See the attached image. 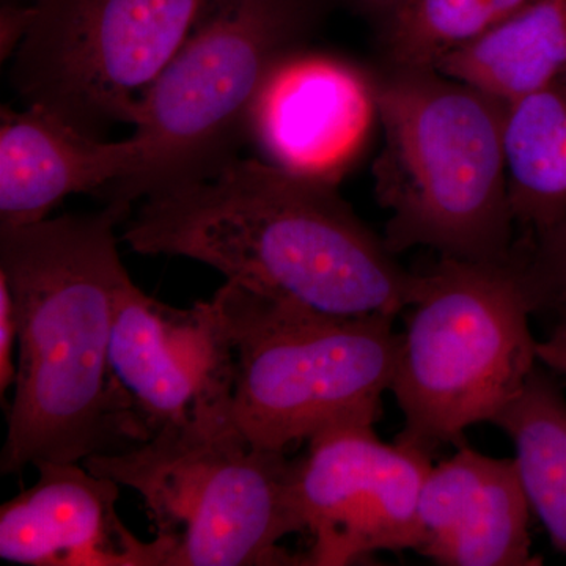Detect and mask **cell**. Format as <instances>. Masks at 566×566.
<instances>
[{
    "label": "cell",
    "mask_w": 566,
    "mask_h": 566,
    "mask_svg": "<svg viewBox=\"0 0 566 566\" xmlns=\"http://www.w3.org/2000/svg\"><path fill=\"white\" fill-rule=\"evenodd\" d=\"M132 210L107 202L85 214L0 227V279L20 344L2 474L125 452L153 436L111 364L115 301L129 277L115 230Z\"/></svg>",
    "instance_id": "obj_1"
},
{
    "label": "cell",
    "mask_w": 566,
    "mask_h": 566,
    "mask_svg": "<svg viewBox=\"0 0 566 566\" xmlns=\"http://www.w3.org/2000/svg\"><path fill=\"white\" fill-rule=\"evenodd\" d=\"M122 238L142 255L196 260L234 285L326 314L397 318L419 285L337 186L263 159L145 197Z\"/></svg>",
    "instance_id": "obj_2"
},
{
    "label": "cell",
    "mask_w": 566,
    "mask_h": 566,
    "mask_svg": "<svg viewBox=\"0 0 566 566\" xmlns=\"http://www.w3.org/2000/svg\"><path fill=\"white\" fill-rule=\"evenodd\" d=\"M375 88L385 139L375 196L390 214L389 251L423 245L446 259L510 262L505 104L436 70L387 66Z\"/></svg>",
    "instance_id": "obj_3"
},
{
    "label": "cell",
    "mask_w": 566,
    "mask_h": 566,
    "mask_svg": "<svg viewBox=\"0 0 566 566\" xmlns=\"http://www.w3.org/2000/svg\"><path fill=\"white\" fill-rule=\"evenodd\" d=\"M319 13L322 0H214L142 98L132 172L99 199L133 205L238 161L264 81Z\"/></svg>",
    "instance_id": "obj_4"
},
{
    "label": "cell",
    "mask_w": 566,
    "mask_h": 566,
    "mask_svg": "<svg viewBox=\"0 0 566 566\" xmlns=\"http://www.w3.org/2000/svg\"><path fill=\"white\" fill-rule=\"evenodd\" d=\"M233 348V422L286 452L340 424L378 422L401 334L392 316L326 314L227 282L212 296Z\"/></svg>",
    "instance_id": "obj_5"
},
{
    "label": "cell",
    "mask_w": 566,
    "mask_h": 566,
    "mask_svg": "<svg viewBox=\"0 0 566 566\" xmlns=\"http://www.w3.org/2000/svg\"><path fill=\"white\" fill-rule=\"evenodd\" d=\"M390 392L405 416L398 444L436 455L494 422L536 368L534 314L516 251L510 262L446 259L419 274Z\"/></svg>",
    "instance_id": "obj_6"
},
{
    "label": "cell",
    "mask_w": 566,
    "mask_h": 566,
    "mask_svg": "<svg viewBox=\"0 0 566 566\" xmlns=\"http://www.w3.org/2000/svg\"><path fill=\"white\" fill-rule=\"evenodd\" d=\"M286 452L253 447L233 420L163 428L144 444L82 464L140 495L174 543L167 566L305 565L282 549L303 534Z\"/></svg>",
    "instance_id": "obj_7"
},
{
    "label": "cell",
    "mask_w": 566,
    "mask_h": 566,
    "mask_svg": "<svg viewBox=\"0 0 566 566\" xmlns=\"http://www.w3.org/2000/svg\"><path fill=\"white\" fill-rule=\"evenodd\" d=\"M214 0H33L11 84L28 106L103 139L142 98Z\"/></svg>",
    "instance_id": "obj_8"
},
{
    "label": "cell",
    "mask_w": 566,
    "mask_h": 566,
    "mask_svg": "<svg viewBox=\"0 0 566 566\" xmlns=\"http://www.w3.org/2000/svg\"><path fill=\"white\" fill-rule=\"evenodd\" d=\"M294 463V499L312 536L305 565L359 564L381 551L416 549L420 493L434 457L385 444L371 423L316 434Z\"/></svg>",
    "instance_id": "obj_9"
},
{
    "label": "cell",
    "mask_w": 566,
    "mask_h": 566,
    "mask_svg": "<svg viewBox=\"0 0 566 566\" xmlns=\"http://www.w3.org/2000/svg\"><path fill=\"white\" fill-rule=\"evenodd\" d=\"M111 364L151 434L233 420V348L212 300L177 308L126 279L115 301Z\"/></svg>",
    "instance_id": "obj_10"
},
{
    "label": "cell",
    "mask_w": 566,
    "mask_h": 566,
    "mask_svg": "<svg viewBox=\"0 0 566 566\" xmlns=\"http://www.w3.org/2000/svg\"><path fill=\"white\" fill-rule=\"evenodd\" d=\"M379 125L375 76L303 46L286 54L253 104L251 140L263 161L338 185Z\"/></svg>",
    "instance_id": "obj_11"
},
{
    "label": "cell",
    "mask_w": 566,
    "mask_h": 566,
    "mask_svg": "<svg viewBox=\"0 0 566 566\" xmlns=\"http://www.w3.org/2000/svg\"><path fill=\"white\" fill-rule=\"evenodd\" d=\"M35 485L0 506V558L28 566H167L174 543H144L117 513L120 486L84 464L41 463Z\"/></svg>",
    "instance_id": "obj_12"
},
{
    "label": "cell",
    "mask_w": 566,
    "mask_h": 566,
    "mask_svg": "<svg viewBox=\"0 0 566 566\" xmlns=\"http://www.w3.org/2000/svg\"><path fill=\"white\" fill-rule=\"evenodd\" d=\"M531 504L515 458L458 447L433 464L417 510V553L444 566H536Z\"/></svg>",
    "instance_id": "obj_13"
},
{
    "label": "cell",
    "mask_w": 566,
    "mask_h": 566,
    "mask_svg": "<svg viewBox=\"0 0 566 566\" xmlns=\"http://www.w3.org/2000/svg\"><path fill=\"white\" fill-rule=\"evenodd\" d=\"M133 136L106 142L40 106L0 114V227L44 221L73 193L98 196L132 172Z\"/></svg>",
    "instance_id": "obj_14"
},
{
    "label": "cell",
    "mask_w": 566,
    "mask_h": 566,
    "mask_svg": "<svg viewBox=\"0 0 566 566\" xmlns=\"http://www.w3.org/2000/svg\"><path fill=\"white\" fill-rule=\"evenodd\" d=\"M434 70L505 106L566 82V0H531Z\"/></svg>",
    "instance_id": "obj_15"
},
{
    "label": "cell",
    "mask_w": 566,
    "mask_h": 566,
    "mask_svg": "<svg viewBox=\"0 0 566 566\" xmlns=\"http://www.w3.org/2000/svg\"><path fill=\"white\" fill-rule=\"evenodd\" d=\"M510 205L523 237L566 219V82L506 106Z\"/></svg>",
    "instance_id": "obj_16"
},
{
    "label": "cell",
    "mask_w": 566,
    "mask_h": 566,
    "mask_svg": "<svg viewBox=\"0 0 566 566\" xmlns=\"http://www.w3.org/2000/svg\"><path fill=\"white\" fill-rule=\"evenodd\" d=\"M516 449V464L532 513L566 556V400L538 367L494 422Z\"/></svg>",
    "instance_id": "obj_17"
},
{
    "label": "cell",
    "mask_w": 566,
    "mask_h": 566,
    "mask_svg": "<svg viewBox=\"0 0 566 566\" xmlns=\"http://www.w3.org/2000/svg\"><path fill=\"white\" fill-rule=\"evenodd\" d=\"M531 0H403L382 31L387 66L434 70Z\"/></svg>",
    "instance_id": "obj_18"
},
{
    "label": "cell",
    "mask_w": 566,
    "mask_h": 566,
    "mask_svg": "<svg viewBox=\"0 0 566 566\" xmlns=\"http://www.w3.org/2000/svg\"><path fill=\"white\" fill-rule=\"evenodd\" d=\"M532 311L566 319V219L546 232L516 240Z\"/></svg>",
    "instance_id": "obj_19"
},
{
    "label": "cell",
    "mask_w": 566,
    "mask_h": 566,
    "mask_svg": "<svg viewBox=\"0 0 566 566\" xmlns=\"http://www.w3.org/2000/svg\"><path fill=\"white\" fill-rule=\"evenodd\" d=\"M17 335L13 301L7 283L0 279V395L6 398L7 390L17 381V367L13 364V345Z\"/></svg>",
    "instance_id": "obj_20"
},
{
    "label": "cell",
    "mask_w": 566,
    "mask_h": 566,
    "mask_svg": "<svg viewBox=\"0 0 566 566\" xmlns=\"http://www.w3.org/2000/svg\"><path fill=\"white\" fill-rule=\"evenodd\" d=\"M32 3H2L0 10V61L17 54L33 21Z\"/></svg>",
    "instance_id": "obj_21"
},
{
    "label": "cell",
    "mask_w": 566,
    "mask_h": 566,
    "mask_svg": "<svg viewBox=\"0 0 566 566\" xmlns=\"http://www.w3.org/2000/svg\"><path fill=\"white\" fill-rule=\"evenodd\" d=\"M536 357L551 370L566 376V319L554 327L546 340L536 342Z\"/></svg>",
    "instance_id": "obj_22"
},
{
    "label": "cell",
    "mask_w": 566,
    "mask_h": 566,
    "mask_svg": "<svg viewBox=\"0 0 566 566\" xmlns=\"http://www.w3.org/2000/svg\"><path fill=\"white\" fill-rule=\"evenodd\" d=\"M349 3L364 17L374 20L379 28H385L395 11L400 9L403 0H348Z\"/></svg>",
    "instance_id": "obj_23"
},
{
    "label": "cell",
    "mask_w": 566,
    "mask_h": 566,
    "mask_svg": "<svg viewBox=\"0 0 566 566\" xmlns=\"http://www.w3.org/2000/svg\"><path fill=\"white\" fill-rule=\"evenodd\" d=\"M3 3H28V0H3Z\"/></svg>",
    "instance_id": "obj_24"
}]
</instances>
